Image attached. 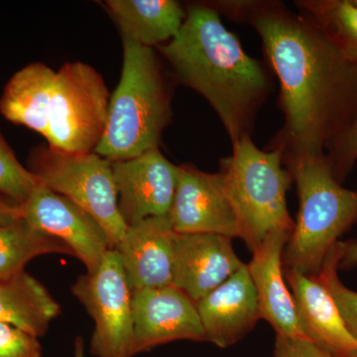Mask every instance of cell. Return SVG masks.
Returning a JSON list of instances; mask_svg holds the SVG:
<instances>
[{"label": "cell", "mask_w": 357, "mask_h": 357, "mask_svg": "<svg viewBox=\"0 0 357 357\" xmlns=\"http://www.w3.org/2000/svg\"><path fill=\"white\" fill-rule=\"evenodd\" d=\"M117 208L128 227L146 218L170 213L177 190L180 166L159 148L132 159L112 162Z\"/></svg>", "instance_id": "cell-10"}, {"label": "cell", "mask_w": 357, "mask_h": 357, "mask_svg": "<svg viewBox=\"0 0 357 357\" xmlns=\"http://www.w3.org/2000/svg\"><path fill=\"white\" fill-rule=\"evenodd\" d=\"M75 357H84V340L81 337H77L75 340Z\"/></svg>", "instance_id": "cell-30"}, {"label": "cell", "mask_w": 357, "mask_h": 357, "mask_svg": "<svg viewBox=\"0 0 357 357\" xmlns=\"http://www.w3.org/2000/svg\"><path fill=\"white\" fill-rule=\"evenodd\" d=\"M60 305L34 277L22 271L0 281V321L43 337Z\"/></svg>", "instance_id": "cell-20"}, {"label": "cell", "mask_w": 357, "mask_h": 357, "mask_svg": "<svg viewBox=\"0 0 357 357\" xmlns=\"http://www.w3.org/2000/svg\"><path fill=\"white\" fill-rule=\"evenodd\" d=\"M290 236L287 231L272 232L253 251L246 265L257 294L260 319L272 326L276 337L307 340L284 276L282 257Z\"/></svg>", "instance_id": "cell-14"}, {"label": "cell", "mask_w": 357, "mask_h": 357, "mask_svg": "<svg viewBox=\"0 0 357 357\" xmlns=\"http://www.w3.org/2000/svg\"><path fill=\"white\" fill-rule=\"evenodd\" d=\"M231 241L220 234L176 232L173 285L197 303L225 283L245 265Z\"/></svg>", "instance_id": "cell-13"}, {"label": "cell", "mask_w": 357, "mask_h": 357, "mask_svg": "<svg viewBox=\"0 0 357 357\" xmlns=\"http://www.w3.org/2000/svg\"><path fill=\"white\" fill-rule=\"evenodd\" d=\"M175 234L169 215L146 218L128 227L114 250L131 291L173 285Z\"/></svg>", "instance_id": "cell-15"}, {"label": "cell", "mask_w": 357, "mask_h": 357, "mask_svg": "<svg viewBox=\"0 0 357 357\" xmlns=\"http://www.w3.org/2000/svg\"><path fill=\"white\" fill-rule=\"evenodd\" d=\"M284 270V269H283ZM290 286L298 319L307 340L340 357L357 349V340L349 332L332 294L318 276L284 270Z\"/></svg>", "instance_id": "cell-17"}, {"label": "cell", "mask_w": 357, "mask_h": 357, "mask_svg": "<svg viewBox=\"0 0 357 357\" xmlns=\"http://www.w3.org/2000/svg\"><path fill=\"white\" fill-rule=\"evenodd\" d=\"M107 6L122 34V39L149 47L175 38L187 13L175 0H109Z\"/></svg>", "instance_id": "cell-18"}, {"label": "cell", "mask_w": 357, "mask_h": 357, "mask_svg": "<svg viewBox=\"0 0 357 357\" xmlns=\"http://www.w3.org/2000/svg\"><path fill=\"white\" fill-rule=\"evenodd\" d=\"M0 357H42L38 337L0 321Z\"/></svg>", "instance_id": "cell-25"}, {"label": "cell", "mask_w": 357, "mask_h": 357, "mask_svg": "<svg viewBox=\"0 0 357 357\" xmlns=\"http://www.w3.org/2000/svg\"><path fill=\"white\" fill-rule=\"evenodd\" d=\"M274 357H340L317 347L307 340L276 337Z\"/></svg>", "instance_id": "cell-26"}, {"label": "cell", "mask_w": 357, "mask_h": 357, "mask_svg": "<svg viewBox=\"0 0 357 357\" xmlns=\"http://www.w3.org/2000/svg\"><path fill=\"white\" fill-rule=\"evenodd\" d=\"M178 81L204 96L231 142L250 136L270 91L266 72L245 53L210 4L192 6L175 38L156 47Z\"/></svg>", "instance_id": "cell-2"}, {"label": "cell", "mask_w": 357, "mask_h": 357, "mask_svg": "<svg viewBox=\"0 0 357 357\" xmlns=\"http://www.w3.org/2000/svg\"><path fill=\"white\" fill-rule=\"evenodd\" d=\"M340 264L351 266L357 264V243H344V253Z\"/></svg>", "instance_id": "cell-29"}, {"label": "cell", "mask_w": 357, "mask_h": 357, "mask_svg": "<svg viewBox=\"0 0 357 357\" xmlns=\"http://www.w3.org/2000/svg\"><path fill=\"white\" fill-rule=\"evenodd\" d=\"M72 255L62 241L35 229L23 218L0 225V281L24 271L25 265L45 255Z\"/></svg>", "instance_id": "cell-21"}, {"label": "cell", "mask_w": 357, "mask_h": 357, "mask_svg": "<svg viewBox=\"0 0 357 357\" xmlns=\"http://www.w3.org/2000/svg\"><path fill=\"white\" fill-rule=\"evenodd\" d=\"M283 162L281 145L262 151L245 136L232 143V154L220 163L225 194L251 252L272 232L292 234L295 227L286 199L293 178Z\"/></svg>", "instance_id": "cell-5"}, {"label": "cell", "mask_w": 357, "mask_h": 357, "mask_svg": "<svg viewBox=\"0 0 357 357\" xmlns=\"http://www.w3.org/2000/svg\"><path fill=\"white\" fill-rule=\"evenodd\" d=\"M20 206L26 222L66 244L88 273L100 267L112 249L107 232L93 215L42 184Z\"/></svg>", "instance_id": "cell-9"}, {"label": "cell", "mask_w": 357, "mask_h": 357, "mask_svg": "<svg viewBox=\"0 0 357 357\" xmlns=\"http://www.w3.org/2000/svg\"><path fill=\"white\" fill-rule=\"evenodd\" d=\"M110 95L102 77L83 62L56 72L52 93L48 146L70 153L95 152L107 126Z\"/></svg>", "instance_id": "cell-6"}, {"label": "cell", "mask_w": 357, "mask_h": 357, "mask_svg": "<svg viewBox=\"0 0 357 357\" xmlns=\"http://www.w3.org/2000/svg\"><path fill=\"white\" fill-rule=\"evenodd\" d=\"M133 354L176 340L206 342L196 303L174 285L132 291Z\"/></svg>", "instance_id": "cell-11"}, {"label": "cell", "mask_w": 357, "mask_h": 357, "mask_svg": "<svg viewBox=\"0 0 357 357\" xmlns=\"http://www.w3.org/2000/svg\"><path fill=\"white\" fill-rule=\"evenodd\" d=\"M337 139H340V145L337 147L338 151H340L338 166L342 168V166L347 165V159L357 143V112L354 121Z\"/></svg>", "instance_id": "cell-27"}, {"label": "cell", "mask_w": 357, "mask_h": 357, "mask_svg": "<svg viewBox=\"0 0 357 357\" xmlns=\"http://www.w3.org/2000/svg\"><path fill=\"white\" fill-rule=\"evenodd\" d=\"M225 13L248 20L262 40L281 84L284 155H324L347 130L357 107V62L345 57L305 14L281 4L222 2Z\"/></svg>", "instance_id": "cell-1"}, {"label": "cell", "mask_w": 357, "mask_h": 357, "mask_svg": "<svg viewBox=\"0 0 357 357\" xmlns=\"http://www.w3.org/2000/svg\"><path fill=\"white\" fill-rule=\"evenodd\" d=\"M20 206L11 199L0 197V225H10L21 220Z\"/></svg>", "instance_id": "cell-28"}, {"label": "cell", "mask_w": 357, "mask_h": 357, "mask_svg": "<svg viewBox=\"0 0 357 357\" xmlns=\"http://www.w3.org/2000/svg\"><path fill=\"white\" fill-rule=\"evenodd\" d=\"M347 357H357V349L356 351L352 352L351 354H349Z\"/></svg>", "instance_id": "cell-31"}, {"label": "cell", "mask_w": 357, "mask_h": 357, "mask_svg": "<svg viewBox=\"0 0 357 357\" xmlns=\"http://www.w3.org/2000/svg\"><path fill=\"white\" fill-rule=\"evenodd\" d=\"M72 293L95 321L91 356L132 357V291L119 253L110 249L93 273L82 275Z\"/></svg>", "instance_id": "cell-8"}, {"label": "cell", "mask_w": 357, "mask_h": 357, "mask_svg": "<svg viewBox=\"0 0 357 357\" xmlns=\"http://www.w3.org/2000/svg\"><path fill=\"white\" fill-rule=\"evenodd\" d=\"M39 185V178L21 165L3 140L0 139V192L20 206Z\"/></svg>", "instance_id": "cell-24"}, {"label": "cell", "mask_w": 357, "mask_h": 357, "mask_svg": "<svg viewBox=\"0 0 357 357\" xmlns=\"http://www.w3.org/2000/svg\"><path fill=\"white\" fill-rule=\"evenodd\" d=\"M122 41L121 81L110 96L107 126L95 151L110 162L159 148L171 119L170 95L153 49Z\"/></svg>", "instance_id": "cell-3"}, {"label": "cell", "mask_w": 357, "mask_h": 357, "mask_svg": "<svg viewBox=\"0 0 357 357\" xmlns=\"http://www.w3.org/2000/svg\"><path fill=\"white\" fill-rule=\"evenodd\" d=\"M196 307L206 342L227 349L245 337L260 319L248 265L198 301Z\"/></svg>", "instance_id": "cell-16"}, {"label": "cell", "mask_w": 357, "mask_h": 357, "mask_svg": "<svg viewBox=\"0 0 357 357\" xmlns=\"http://www.w3.org/2000/svg\"><path fill=\"white\" fill-rule=\"evenodd\" d=\"M344 253V243L338 241L326 256L323 267L317 276L323 282L328 292L332 294L345 325L357 340V292L345 287L337 276L338 266Z\"/></svg>", "instance_id": "cell-23"}, {"label": "cell", "mask_w": 357, "mask_h": 357, "mask_svg": "<svg viewBox=\"0 0 357 357\" xmlns=\"http://www.w3.org/2000/svg\"><path fill=\"white\" fill-rule=\"evenodd\" d=\"M30 171L45 187L93 215L107 232L110 248H115L128 227L117 208L112 162L96 152L70 153L39 147L32 154Z\"/></svg>", "instance_id": "cell-7"}, {"label": "cell", "mask_w": 357, "mask_h": 357, "mask_svg": "<svg viewBox=\"0 0 357 357\" xmlns=\"http://www.w3.org/2000/svg\"><path fill=\"white\" fill-rule=\"evenodd\" d=\"M169 217L178 234H213L241 238L236 215L220 172L206 173L194 166H180Z\"/></svg>", "instance_id": "cell-12"}, {"label": "cell", "mask_w": 357, "mask_h": 357, "mask_svg": "<svg viewBox=\"0 0 357 357\" xmlns=\"http://www.w3.org/2000/svg\"><path fill=\"white\" fill-rule=\"evenodd\" d=\"M324 34L349 60L357 62V3L356 0L296 1Z\"/></svg>", "instance_id": "cell-22"}, {"label": "cell", "mask_w": 357, "mask_h": 357, "mask_svg": "<svg viewBox=\"0 0 357 357\" xmlns=\"http://www.w3.org/2000/svg\"><path fill=\"white\" fill-rule=\"evenodd\" d=\"M356 3H357V0H356Z\"/></svg>", "instance_id": "cell-32"}, {"label": "cell", "mask_w": 357, "mask_h": 357, "mask_svg": "<svg viewBox=\"0 0 357 357\" xmlns=\"http://www.w3.org/2000/svg\"><path fill=\"white\" fill-rule=\"evenodd\" d=\"M284 162L297 185L300 210L283 269L317 276L338 237L357 220V191L340 185L325 155H284Z\"/></svg>", "instance_id": "cell-4"}, {"label": "cell", "mask_w": 357, "mask_h": 357, "mask_svg": "<svg viewBox=\"0 0 357 357\" xmlns=\"http://www.w3.org/2000/svg\"><path fill=\"white\" fill-rule=\"evenodd\" d=\"M56 72L34 63L16 73L4 89L0 112L13 123L46 136Z\"/></svg>", "instance_id": "cell-19"}]
</instances>
